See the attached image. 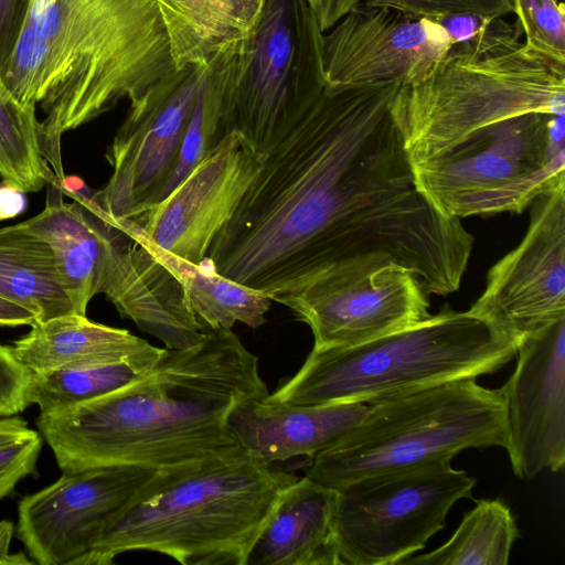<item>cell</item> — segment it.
Listing matches in <instances>:
<instances>
[{"label": "cell", "instance_id": "4fadbf2b", "mask_svg": "<svg viewBox=\"0 0 565 565\" xmlns=\"http://www.w3.org/2000/svg\"><path fill=\"white\" fill-rule=\"evenodd\" d=\"M521 243L488 271L468 310L516 347L526 335L565 318V186L535 199Z\"/></svg>", "mask_w": 565, "mask_h": 565}, {"label": "cell", "instance_id": "d590c367", "mask_svg": "<svg viewBox=\"0 0 565 565\" xmlns=\"http://www.w3.org/2000/svg\"><path fill=\"white\" fill-rule=\"evenodd\" d=\"M360 1L361 0H319L316 10L322 32L331 29Z\"/></svg>", "mask_w": 565, "mask_h": 565}, {"label": "cell", "instance_id": "484cf974", "mask_svg": "<svg viewBox=\"0 0 565 565\" xmlns=\"http://www.w3.org/2000/svg\"><path fill=\"white\" fill-rule=\"evenodd\" d=\"M0 175L24 192H35L55 178L41 149L35 106L19 103L0 82Z\"/></svg>", "mask_w": 565, "mask_h": 565}, {"label": "cell", "instance_id": "d6a6232c", "mask_svg": "<svg viewBox=\"0 0 565 565\" xmlns=\"http://www.w3.org/2000/svg\"><path fill=\"white\" fill-rule=\"evenodd\" d=\"M33 0H0V79L6 73Z\"/></svg>", "mask_w": 565, "mask_h": 565}, {"label": "cell", "instance_id": "f1b7e54d", "mask_svg": "<svg viewBox=\"0 0 565 565\" xmlns=\"http://www.w3.org/2000/svg\"><path fill=\"white\" fill-rule=\"evenodd\" d=\"M42 436L18 415L0 417V500L35 472Z\"/></svg>", "mask_w": 565, "mask_h": 565}, {"label": "cell", "instance_id": "4316f807", "mask_svg": "<svg viewBox=\"0 0 565 565\" xmlns=\"http://www.w3.org/2000/svg\"><path fill=\"white\" fill-rule=\"evenodd\" d=\"M143 374L127 363L30 373L26 404L38 405L40 413L61 411L111 393Z\"/></svg>", "mask_w": 565, "mask_h": 565}, {"label": "cell", "instance_id": "74e56055", "mask_svg": "<svg viewBox=\"0 0 565 565\" xmlns=\"http://www.w3.org/2000/svg\"><path fill=\"white\" fill-rule=\"evenodd\" d=\"M13 535V524L9 521L0 522V564L3 565H24L33 564L23 553L10 554V543Z\"/></svg>", "mask_w": 565, "mask_h": 565}, {"label": "cell", "instance_id": "603a6c76", "mask_svg": "<svg viewBox=\"0 0 565 565\" xmlns=\"http://www.w3.org/2000/svg\"><path fill=\"white\" fill-rule=\"evenodd\" d=\"M110 221L141 243L179 280L203 332L231 330L236 322L254 329L265 323L273 302L267 294L224 277L203 263L195 265L161 249L126 218Z\"/></svg>", "mask_w": 565, "mask_h": 565}, {"label": "cell", "instance_id": "2e32d148", "mask_svg": "<svg viewBox=\"0 0 565 565\" xmlns=\"http://www.w3.org/2000/svg\"><path fill=\"white\" fill-rule=\"evenodd\" d=\"M451 46L436 22L360 1L322 34L324 89L424 77Z\"/></svg>", "mask_w": 565, "mask_h": 565}, {"label": "cell", "instance_id": "ba28073f", "mask_svg": "<svg viewBox=\"0 0 565 565\" xmlns=\"http://www.w3.org/2000/svg\"><path fill=\"white\" fill-rule=\"evenodd\" d=\"M322 34L310 0H264L249 36L212 58L226 134L265 156L291 130L324 89Z\"/></svg>", "mask_w": 565, "mask_h": 565}, {"label": "cell", "instance_id": "8d00e7d4", "mask_svg": "<svg viewBox=\"0 0 565 565\" xmlns=\"http://www.w3.org/2000/svg\"><path fill=\"white\" fill-rule=\"evenodd\" d=\"M36 315L26 307L0 296V326H33Z\"/></svg>", "mask_w": 565, "mask_h": 565}, {"label": "cell", "instance_id": "d4e9b609", "mask_svg": "<svg viewBox=\"0 0 565 565\" xmlns=\"http://www.w3.org/2000/svg\"><path fill=\"white\" fill-rule=\"evenodd\" d=\"M452 536L438 548L404 559L403 565H507L519 527L501 500L481 499Z\"/></svg>", "mask_w": 565, "mask_h": 565}, {"label": "cell", "instance_id": "5bb4252c", "mask_svg": "<svg viewBox=\"0 0 565 565\" xmlns=\"http://www.w3.org/2000/svg\"><path fill=\"white\" fill-rule=\"evenodd\" d=\"M156 471L110 465L63 473L20 501L17 535L34 563L75 565Z\"/></svg>", "mask_w": 565, "mask_h": 565}, {"label": "cell", "instance_id": "3957f363", "mask_svg": "<svg viewBox=\"0 0 565 565\" xmlns=\"http://www.w3.org/2000/svg\"><path fill=\"white\" fill-rule=\"evenodd\" d=\"M174 71L154 0H33L0 82L45 113L42 154L61 180L64 132L137 102Z\"/></svg>", "mask_w": 565, "mask_h": 565}, {"label": "cell", "instance_id": "6da1fadb", "mask_svg": "<svg viewBox=\"0 0 565 565\" xmlns=\"http://www.w3.org/2000/svg\"><path fill=\"white\" fill-rule=\"evenodd\" d=\"M404 81L320 97L264 156L205 260L268 296L332 267L381 257L425 292L461 285L473 236L418 190L396 115Z\"/></svg>", "mask_w": 565, "mask_h": 565}, {"label": "cell", "instance_id": "7a4b0ae2", "mask_svg": "<svg viewBox=\"0 0 565 565\" xmlns=\"http://www.w3.org/2000/svg\"><path fill=\"white\" fill-rule=\"evenodd\" d=\"M268 395L258 356L232 330H207L194 345L166 348L130 384L40 413L36 426L63 473L110 465L161 469L241 448L227 429L230 412Z\"/></svg>", "mask_w": 565, "mask_h": 565}, {"label": "cell", "instance_id": "cb8c5ba5", "mask_svg": "<svg viewBox=\"0 0 565 565\" xmlns=\"http://www.w3.org/2000/svg\"><path fill=\"white\" fill-rule=\"evenodd\" d=\"M0 296L33 311L39 322L75 312L50 245L26 221L0 228Z\"/></svg>", "mask_w": 565, "mask_h": 565}, {"label": "cell", "instance_id": "5b68a950", "mask_svg": "<svg viewBox=\"0 0 565 565\" xmlns=\"http://www.w3.org/2000/svg\"><path fill=\"white\" fill-rule=\"evenodd\" d=\"M521 34L518 23L495 18L488 32L452 44L424 77L403 84L396 115L411 163L511 117L565 115V63L531 50Z\"/></svg>", "mask_w": 565, "mask_h": 565}, {"label": "cell", "instance_id": "ffe728a7", "mask_svg": "<svg viewBox=\"0 0 565 565\" xmlns=\"http://www.w3.org/2000/svg\"><path fill=\"white\" fill-rule=\"evenodd\" d=\"M11 349L30 373L111 363H127L146 373L164 352L128 330L75 312L34 323Z\"/></svg>", "mask_w": 565, "mask_h": 565}, {"label": "cell", "instance_id": "52a82bcc", "mask_svg": "<svg viewBox=\"0 0 565 565\" xmlns=\"http://www.w3.org/2000/svg\"><path fill=\"white\" fill-rule=\"evenodd\" d=\"M505 397L476 379L372 404L345 437L308 458L305 476L335 491L374 477L451 461L469 448H507Z\"/></svg>", "mask_w": 565, "mask_h": 565}, {"label": "cell", "instance_id": "ac0fdd59", "mask_svg": "<svg viewBox=\"0 0 565 565\" xmlns=\"http://www.w3.org/2000/svg\"><path fill=\"white\" fill-rule=\"evenodd\" d=\"M371 405H289L250 398L235 405L227 429L237 444L269 463L311 458L337 444L366 416Z\"/></svg>", "mask_w": 565, "mask_h": 565}, {"label": "cell", "instance_id": "8992f818", "mask_svg": "<svg viewBox=\"0 0 565 565\" xmlns=\"http://www.w3.org/2000/svg\"><path fill=\"white\" fill-rule=\"evenodd\" d=\"M516 344L488 321L444 307L404 330L345 348H312L265 399L289 405L375 404L505 366Z\"/></svg>", "mask_w": 565, "mask_h": 565}, {"label": "cell", "instance_id": "e0dca14e", "mask_svg": "<svg viewBox=\"0 0 565 565\" xmlns=\"http://www.w3.org/2000/svg\"><path fill=\"white\" fill-rule=\"evenodd\" d=\"M502 391L513 473L532 479L565 465V318L523 338Z\"/></svg>", "mask_w": 565, "mask_h": 565}, {"label": "cell", "instance_id": "7c38bea8", "mask_svg": "<svg viewBox=\"0 0 565 565\" xmlns=\"http://www.w3.org/2000/svg\"><path fill=\"white\" fill-rule=\"evenodd\" d=\"M207 70L174 71L130 104L106 153L113 173L92 196L107 217L136 218L162 200Z\"/></svg>", "mask_w": 565, "mask_h": 565}, {"label": "cell", "instance_id": "836d02e7", "mask_svg": "<svg viewBox=\"0 0 565 565\" xmlns=\"http://www.w3.org/2000/svg\"><path fill=\"white\" fill-rule=\"evenodd\" d=\"M446 32L451 45L472 41L488 32L495 18L471 12L451 13L430 19Z\"/></svg>", "mask_w": 565, "mask_h": 565}, {"label": "cell", "instance_id": "83f0119b", "mask_svg": "<svg viewBox=\"0 0 565 565\" xmlns=\"http://www.w3.org/2000/svg\"><path fill=\"white\" fill-rule=\"evenodd\" d=\"M225 135L221 82L213 62L210 61L207 73L198 93L174 171L163 198Z\"/></svg>", "mask_w": 565, "mask_h": 565}, {"label": "cell", "instance_id": "44dd1931", "mask_svg": "<svg viewBox=\"0 0 565 565\" xmlns=\"http://www.w3.org/2000/svg\"><path fill=\"white\" fill-rule=\"evenodd\" d=\"M337 493L298 478L281 494L245 565H342L332 527Z\"/></svg>", "mask_w": 565, "mask_h": 565}, {"label": "cell", "instance_id": "1f68e13d", "mask_svg": "<svg viewBox=\"0 0 565 565\" xmlns=\"http://www.w3.org/2000/svg\"><path fill=\"white\" fill-rule=\"evenodd\" d=\"M30 372L15 359L11 345L0 344V417L18 415L26 407Z\"/></svg>", "mask_w": 565, "mask_h": 565}, {"label": "cell", "instance_id": "30bf717a", "mask_svg": "<svg viewBox=\"0 0 565 565\" xmlns=\"http://www.w3.org/2000/svg\"><path fill=\"white\" fill-rule=\"evenodd\" d=\"M476 479L440 461L337 491L332 527L342 565H397L426 547Z\"/></svg>", "mask_w": 565, "mask_h": 565}, {"label": "cell", "instance_id": "9a60e30c", "mask_svg": "<svg viewBox=\"0 0 565 565\" xmlns=\"http://www.w3.org/2000/svg\"><path fill=\"white\" fill-rule=\"evenodd\" d=\"M264 156L232 130L158 203L126 218L161 249L200 265L257 177Z\"/></svg>", "mask_w": 565, "mask_h": 565}, {"label": "cell", "instance_id": "d6986e66", "mask_svg": "<svg viewBox=\"0 0 565 565\" xmlns=\"http://www.w3.org/2000/svg\"><path fill=\"white\" fill-rule=\"evenodd\" d=\"M46 184L44 210L26 223L50 245L61 284L75 313L86 316L92 298L103 294L115 227L92 199L66 203L56 177Z\"/></svg>", "mask_w": 565, "mask_h": 565}, {"label": "cell", "instance_id": "e575fe53", "mask_svg": "<svg viewBox=\"0 0 565 565\" xmlns=\"http://www.w3.org/2000/svg\"><path fill=\"white\" fill-rule=\"evenodd\" d=\"M24 193L10 181L3 180L0 183V221L15 217L25 210Z\"/></svg>", "mask_w": 565, "mask_h": 565}, {"label": "cell", "instance_id": "8fae6325", "mask_svg": "<svg viewBox=\"0 0 565 565\" xmlns=\"http://www.w3.org/2000/svg\"><path fill=\"white\" fill-rule=\"evenodd\" d=\"M427 294L406 268L381 257L332 267L269 297L312 332L315 349L359 345L413 327L430 313Z\"/></svg>", "mask_w": 565, "mask_h": 565}, {"label": "cell", "instance_id": "f546056e", "mask_svg": "<svg viewBox=\"0 0 565 565\" xmlns=\"http://www.w3.org/2000/svg\"><path fill=\"white\" fill-rule=\"evenodd\" d=\"M524 44L554 61L565 63V9L556 0H512Z\"/></svg>", "mask_w": 565, "mask_h": 565}, {"label": "cell", "instance_id": "4dcf8cb0", "mask_svg": "<svg viewBox=\"0 0 565 565\" xmlns=\"http://www.w3.org/2000/svg\"><path fill=\"white\" fill-rule=\"evenodd\" d=\"M363 2L391 7L427 19L460 12L502 18L513 12L512 0H363Z\"/></svg>", "mask_w": 565, "mask_h": 565}, {"label": "cell", "instance_id": "f35d334b", "mask_svg": "<svg viewBox=\"0 0 565 565\" xmlns=\"http://www.w3.org/2000/svg\"><path fill=\"white\" fill-rule=\"evenodd\" d=\"M310 1L312 2V4H313V6L316 7V9H317V4H318V1H319V0H310Z\"/></svg>", "mask_w": 565, "mask_h": 565}, {"label": "cell", "instance_id": "9c48e42d", "mask_svg": "<svg viewBox=\"0 0 565 565\" xmlns=\"http://www.w3.org/2000/svg\"><path fill=\"white\" fill-rule=\"evenodd\" d=\"M412 169L418 190L449 217L522 213L565 186L564 115L526 113L498 121Z\"/></svg>", "mask_w": 565, "mask_h": 565}, {"label": "cell", "instance_id": "7402d4cb", "mask_svg": "<svg viewBox=\"0 0 565 565\" xmlns=\"http://www.w3.org/2000/svg\"><path fill=\"white\" fill-rule=\"evenodd\" d=\"M166 28L174 70L205 66L245 41L264 0H154Z\"/></svg>", "mask_w": 565, "mask_h": 565}, {"label": "cell", "instance_id": "277c9868", "mask_svg": "<svg viewBox=\"0 0 565 565\" xmlns=\"http://www.w3.org/2000/svg\"><path fill=\"white\" fill-rule=\"evenodd\" d=\"M299 477L242 447L157 469L75 565L149 551L183 565H245L284 491Z\"/></svg>", "mask_w": 565, "mask_h": 565}]
</instances>
